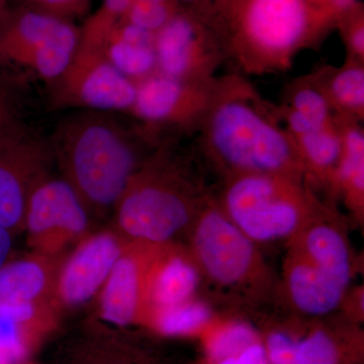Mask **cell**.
I'll return each mask as SVG.
<instances>
[{
	"mask_svg": "<svg viewBox=\"0 0 364 364\" xmlns=\"http://www.w3.org/2000/svg\"><path fill=\"white\" fill-rule=\"evenodd\" d=\"M279 109L238 75L215 79L196 131L213 161L231 176L275 174L304 181L305 165L294 136L280 124Z\"/></svg>",
	"mask_w": 364,
	"mask_h": 364,
	"instance_id": "1",
	"label": "cell"
},
{
	"mask_svg": "<svg viewBox=\"0 0 364 364\" xmlns=\"http://www.w3.org/2000/svg\"><path fill=\"white\" fill-rule=\"evenodd\" d=\"M52 147L67 181L86 205L116 207L141 168V151L160 145V136L117 112L74 109L62 117Z\"/></svg>",
	"mask_w": 364,
	"mask_h": 364,
	"instance_id": "2",
	"label": "cell"
},
{
	"mask_svg": "<svg viewBox=\"0 0 364 364\" xmlns=\"http://www.w3.org/2000/svg\"><path fill=\"white\" fill-rule=\"evenodd\" d=\"M228 58L252 74L287 70L335 28L309 0H232L217 25Z\"/></svg>",
	"mask_w": 364,
	"mask_h": 364,
	"instance_id": "3",
	"label": "cell"
},
{
	"mask_svg": "<svg viewBox=\"0 0 364 364\" xmlns=\"http://www.w3.org/2000/svg\"><path fill=\"white\" fill-rule=\"evenodd\" d=\"M222 207L253 242L294 236L315 219L318 208L304 181L264 173L230 176Z\"/></svg>",
	"mask_w": 364,
	"mask_h": 364,
	"instance_id": "4",
	"label": "cell"
},
{
	"mask_svg": "<svg viewBox=\"0 0 364 364\" xmlns=\"http://www.w3.org/2000/svg\"><path fill=\"white\" fill-rule=\"evenodd\" d=\"M291 238L284 267L289 299L306 315L332 313L343 301L352 277L344 235L332 224L314 219Z\"/></svg>",
	"mask_w": 364,
	"mask_h": 364,
	"instance_id": "5",
	"label": "cell"
},
{
	"mask_svg": "<svg viewBox=\"0 0 364 364\" xmlns=\"http://www.w3.org/2000/svg\"><path fill=\"white\" fill-rule=\"evenodd\" d=\"M191 188L170 166L161 144L141 166L117 205V224L134 239L163 243L188 226L195 214Z\"/></svg>",
	"mask_w": 364,
	"mask_h": 364,
	"instance_id": "6",
	"label": "cell"
},
{
	"mask_svg": "<svg viewBox=\"0 0 364 364\" xmlns=\"http://www.w3.org/2000/svg\"><path fill=\"white\" fill-rule=\"evenodd\" d=\"M80 36L62 16L45 9H23L0 28V60L30 69L50 85L70 65Z\"/></svg>",
	"mask_w": 364,
	"mask_h": 364,
	"instance_id": "7",
	"label": "cell"
},
{
	"mask_svg": "<svg viewBox=\"0 0 364 364\" xmlns=\"http://www.w3.org/2000/svg\"><path fill=\"white\" fill-rule=\"evenodd\" d=\"M56 109L131 112L136 83L124 76L97 46L79 43L75 56L61 77L50 85Z\"/></svg>",
	"mask_w": 364,
	"mask_h": 364,
	"instance_id": "8",
	"label": "cell"
},
{
	"mask_svg": "<svg viewBox=\"0 0 364 364\" xmlns=\"http://www.w3.org/2000/svg\"><path fill=\"white\" fill-rule=\"evenodd\" d=\"M157 71L191 82H208L228 58L217 26L178 9L155 33Z\"/></svg>",
	"mask_w": 364,
	"mask_h": 364,
	"instance_id": "9",
	"label": "cell"
},
{
	"mask_svg": "<svg viewBox=\"0 0 364 364\" xmlns=\"http://www.w3.org/2000/svg\"><path fill=\"white\" fill-rule=\"evenodd\" d=\"M193 251L200 269L222 287L247 284L259 267L254 242L214 205H208L198 215Z\"/></svg>",
	"mask_w": 364,
	"mask_h": 364,
	"instance_id": "10",
	"label": "cell"
},
{
	"mask_svg": "<svg viewBox=\"0 0 364 364\" xmlns=\"http://www.w3.org/2000/svg\"><path fill=\"white\" fill-rule=\"evenodd\" d=\"M215 79L191 82L155 72L136 83L132 116L158 135L164 129H196L210 102Z\"/></svg>",
	"mask_w": 364,
	"mask_h": 364,
	"instance_id": "11",
	"label": "cell"
},
{
	"mask_svg": "<svg viewBox=\"0 0 364 364\" xmlns=\"http://www.w3.org/2000/svg\"><path fill=\"white\" fill-rule=\"evenodd\" d=\"M25 224L32 239L41 244L76 237L88 226L86 205L67 179L39 174L28 193Z\"/></svg>",
	"mask_w": 364,
	"mask_h": 364,
	"instance_id": "12",
	"label": "cell"
},
{
	"mask_svg": "<svg viewBox=\"0 0 364 364\" xmlns=\"http://www.w3.org/2000/svg\"><path fill=\"white\" fill-rule=\"evenodd\" d=\"M262 342L269 364H354L363 350L359 337L328 327L301 337L275 330Z\"/></svg>",
	"mask_w": 364,
	"mask_h": 364,
	"instance_id": "13",
	"label": "cell"
},
{
	"mask_svg": "<svg viewBox=\"0 0 364 364\" xmlns=\"http://www.w3.org/2000/svg\"><path fill=\"white\" fill-rule=\"evenodd\" d=\"M122 254L112 234H97L81 244L62 270L60 298L69 306L82 305L104 287Z\"/></svg>",
	"mask_w": 364,
	"mask_h": 364,
	"instance_id": "14",
	"label": "cell"
},
{
	"mask_svg": "<svg viewBox=\"0 0 364 364\" xmlns=\"http://www.w3.org/2000/svg\"><path fill=\"white\" fill-rule=\"evenodd\" d=\"M42 144L31 138L0 156V228L13 233L25 224L26 202L43 161Z\"/></svg>",
	"mask_w": 364,
	"mask_h": 364,
	"instance_id": "15",
	"label": "cell"
},
{
	"mask_svg": "<svg viewBox=\"0 0 364 364\" xmlns=\"http://www.w3.org/2000/svg\"><path fill=\"white\" fill-rule=\"evenodd\" d=\"M100 49L112 65L134 82H140L157 72L155 33L128 21H119Z\"/></svg>",
	"mask_w": 364,
	"mask_h": 364,
	"instance_id": "16",
	"label": "cell"
},
{
	"mask_svg": "<svg viewBox=\"0 0 364 364\" xmlns=\"http://www.w3.org/2000/svg\"><path fill=\"white\" fill-rule=\"evenodd\" d=\"M102 289V318L117 326L132 324L138 317L141 294V270L135 258L122 255Z\"/></svg>",
	"mask_w": 364,
	"mask_h": 364,
	"instance_id": "17",
	"label": "cell"
},
{
	"mask_svg": "<svg viewBox=\"0 0 364 364\" xmlns=\"http://www.w3.org/2000/svg\"><path fill=\"white\" fill-rule=\"evenodd\" d=\"M279 112L294 136L320 130L335 117L329 100L313 75L296 81L289 88L286 105Z\"/></svg>",
	"mask_w": 364,
	"mask_h": 364,
	"instance_id": "18",
	"label": "cell"
},
{
	"mask_svg": "<svg viewBox=\"0 0 364 364\" xmlns=\"http://www.w3.org/2000/svg\"><path fill=\"white\" fill-rule=\"evenodd\" d=\"M343 143V152L333 184L343 191L352 207H363L364 133L360 121L335 116Z\"/></svg>",
	"mask_w": 364,
	"mask_h": 364,
	"instance_id": "19",
	"label": "cell"
},
{
	"mask_svg": "<svg viewBox=\"0 0 364 364\" xmlns=\"http://www.w3.org/2000/svg\"><path fill=\"white\" fill-rule=\"evenodd\" d=\"M331 105L335 116L363 121L364 114V63L347 59L340 68L314 74Z\"/></svg>",
	"mask_w": 364,
	"mask_h": 364,
	"instance_id": "20",
	"label": "cell"
},
{
	"mask_svg": "<svg viewBox=\"0 0 364 364\" xmlns=\"http://www.w3.org/2000/svg\"><path fill=\"white\" fill-rule=\"evenodd\" d=\"M200 277L193 263L182 256H172L158 267L151 280V301L158 310H163L191 301Z\"/></svg>",
	"mask_w": 364,
	"mask_h": 364,
	"instance_id": "21",
	"label": "cell"
},
{
	"mask_svg": "<svg viewBox=\"0 0 364 364\" xmlns=\"http://www.w3.org/2000/svg\"><path fill=\"white\" fill-rule=\"evenodd\" d=\"M294 140L305 165L306 176L311 174L333 184L343 152L341 134L335 117L324 128L294 136Z\"/></svg>",
	"mask_w": 364,
	"mask_h": 364,
	"instance_id": "22",
	"label": "cell"
},
{
	"mask_svg": "<svg viewBox=\"0 0 364 364\" xmlns=\"http://www.w3.org/2000/svg\"><path fill=\"white\" fill-rule=\"evenodd\" d=\"M46 282L44 268L35 261L6 262L0 267V306L33 303Z\"/></svg>",
	"mask_w": 364,
	"mask_h": 364,
	"instance_id": "23",
	"label": "cell"
},
{
	"mask_svg": "<svg viewBox=\"0 0 364 364\" xmlns=\"http://www.w3.org/2000/svg\"><path fill=\"white\" fill-rule=\"evenodd\" d=\"M210 306L202 301H191L158 310L153 316V329L167 337L202 336L213 324Z\"/></svg>",
	"mask_w": 364,
	"mask_h": 364,
	"instance_id": "24",
	"label": "cell"
},
{
	"mask_svg": "<svg viewBox=\"0 0 364 364\" xmlns=\"http://www.w3.org/2000/svg\"><path fill=\"white\" fill-rule=\"evenodd\" d=\"M200 337L205 348V359L210 360L240 353L251 345L262 340L254 328L241 322L212 324Z\"/></svg>",
	"mask_w": 364,
	"mask_h": 364,
	"instance_id": "25",
	"label": "cell"
},
{
	"mask_svg": "<svg viewBox=\"0 0 364 364\" xmlns=\"http://www.w3.org/2000/svg\"><path fill=\"white\" fill-rule=\"evenodd\" d=\"M45 334L43 324L0 320V364H23Z\"/></svg>",
	"mask_w": 364,
	"mask_h": 364,
	"instance_id": "26",
	"label": "cell"
},
{
	"mask_svg": "<svg viewBox=\"0 0 364 364\" xmlns=\"http://www.w3.org/2000/svg\"><path fill=\"white\" fill-rule=\"evenodd\" d=\"M176 4H160L148 0H134L123 20L148 32L156 33L176 13Z\"/></svg>",
	"mask_w": 364,
	"mask_h": 364,
	"instance_id": "27",
	"label": "cell"
},
{
	"mask_svg": "<svg viewBox=\"0 0 364 364\" xmlns=\"http://www.w3.org/2000/svg\"><path fill=\"white\" fill-rule=\"evenodd\" d=\"M346 47L347 59L364 63V7L358 1L340 14L336 26Z\"/></svg>",
	"mask_w": 364,
	"mask_h": 364,
	"instance_id": "28",
	"label": "cell"
},
{
	"mask_svg": "<svg viewBox=\"0 0 364 364\" xmlns=\"http://www.w3.org/2000/svg\"><path fill=\"white\" fill-rule=\"evenodd\" d=\"M31 136L9 111L0 95V156L20 147Z\"/></svg>",
	"mask_w": 364,
	"mask_h": 364,
	"instance_id": "29",
	"label": "cell"
},
{
	"mask_svg": "<svg viewBox=\"0 0 364 364\" xmlns=\"http://www.w3.org/2000/svg\"><path fill=\"white\" fill-rule=\"evenodd\" d=\"M202 364H269L262 340L235 355L221 359H205Z\"/></svg>",
	"mask_w": 364,
	"mask_h": 364,
	"instance_id": "30",
	"label": "cell"
},
{
	"mask_svg": "<svg viewBox=\"0 0 364 364\" xmlns=\"http://www.w3.org/2000/svg\"><path fill=\"white\" fill-rule=\"evenodd\" d=\"M45 11L60 16V13L75 9L76 7L83 4V0H38Z\"/></svg>",
	"mask_w": 364,
	"mask_h": 364,
	"instance_id": "31",
	"label": "cell"
},
{
	"mask_svg": "<svg viewBox=\"0 0 364 364\" xmlns=\"http://www.w3.org/2000/svg\"><path fill=\"white\" fill-rule=\"evenodd\" d=\"M13 248V238L11 232L0 228V267L9 262Z\"/></svg>",
	"mask_w": 364,
	"mask_h": 364,
	"instance_id": "32",
	"label": "cell"
},
{
	"mask_svg": "<svg viewBox=\"0 0 364 364\" xmlns=\"http://www.w3.org/2000/svg\"><path fill=\"white\" fill-rule=\"evenodd\" d=\"M358 1L360 0H328V6H329L330 13L337 21L340 14Z\"/></svg>",
	"mask_w": 364,
	"mask_h": 364,
	"instance_id": "33",
	"label": "cell"
},
{
	"mask_svg": "<svg viewBox=\"0 0 364 364\" xmlns=\"http://www.w3.org/2000/svg\"><path fill=\"white\" fill-rule=\"evenodd\" d=\"M309 1H310L312 6L315 7V9H317L318 11L325 14L327 18L334 21L335 26H336V20H335L334 16L330 13L329 6H328V0H309Z\"/></svg>",
	"mask_w": 364,
	"mask_h": 364,
	"instance_id": "34",
	"label": "cell"
},
{
	"mask_svg": "<svg viewBox=\"0 0 364 364\" xmlns=\"http://www.w3.org/2000/svg\"><path fill=\"white\" fill-rule=\"evenodd\" d=\"M231 1H232V0H218V2H219L220 6L222 7L223 14H225V11H226L228 6H229V4H231Z\"/></svg>",
	"mask_w": 364,
	"mask_h": 364,
	"instance_id": "35",
	"label": "cell"
},
{
	"mask_svg": "<svg viewBox=\"0 0 364 364\" xmlns=\"http://www.w3.org/2000/svg\"><path fill=\"white\" fill-rule=\"evenodd\" d=\"M148 1H154V2H160V4H176L174 0H148Z\"/></svg>",
	"mask_w": 364,
	"mask_h": 364,
	"instance_id": "36",
	"label": "cell"
},
{
	"mask_svg": "<svg viewBox=\"0 0 364 364\" xmlns=\"http://www.w3.org/2000/svg\"><path fill=\"white\" fill-rule=\"evenodd\" d=\"M23 364H25V363H23Z\"/></svg>",
	"mask_w": 364,
	"mask_h": 364,
	"instance_id": "37",
	"label": "cell"
}]
</instances>
